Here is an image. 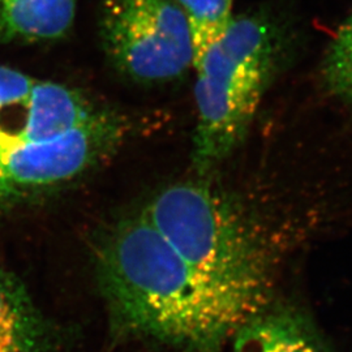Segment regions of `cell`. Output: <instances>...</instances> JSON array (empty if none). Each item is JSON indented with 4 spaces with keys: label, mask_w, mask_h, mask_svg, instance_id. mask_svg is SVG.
I'll return each instance as SVG.
<instances>
[{
    "label": "cell",
    "mask_w": 352,
    "mask_h": 352,
    "mask_svg": "<svg viewBox=\"0 0 352 352\" xmlns=\"http://www.w3.org/2000/svg\"><path fill=\"white\" fill-rule=\"evenodd\" d=\"M41 317L25 289L0 272V352H45Z\"/></svg>",
    "instance_id": "9"
},
{
    "label": "cell",
    "mask_w": 352,
    "mask_h": 352,
    "mask_svg": "<svg viewBox=\"0 0 352 352\" xmlns=\"http://www.w3.org/2000/svg\"><path fill=\"white\" fill-rule=\"evenodd\" d=\"M187 17L195 56L226 33L235 17V0H174ZM195 60V59H193Z\"/></svg>",
    "instance_id": "10"
},
{
    "label": "cell",
    "mask_w": 352,
    "mask_h": 352,
    "mask_svg": "<svg viewBox=\"0 0 352 352\" xmlns=\"http://www.w3.org/2000/svg\"><path fill=\"white\" fill-rule=\"evenodd\" d=\"M37 81L17 69L0 65V111L25 101Z\"/></svg>",
    "instance_id": "12"
},
{
    "label": "cell",
    "mask_w": 352,
    "mask_h": 352,
    "mask_svg": "<svg viewBox=\"0 0 352 352\" xmlns=\"http://www.w3.org/2000/svg\"><path fill=\"white\" fill-rule=\"evenodd\" d=\"M234 352H327L308 324L292 314H258L234 337Z\"/></svg>",
    "instance_id": "8"
},
{
    "label": "cell",
    "mask_w": 352,
    "mask_h": 352,
    "mask_svg": "<svg viewBox=\"0 0 352 352\" xmlns=\"http://www.w3.org/2000/svg\"><path fill=\"white\" fill-rule=\"evenodd\" d=\"M97 272L122 331L182 352H221L265 302L195 269L144 214L110 234Z\"/></svg>",
    "instance_id": "1"
},
{
    "label": "cell",
    "mask_w": 352,
    "mask_h": 352,
    "mask_svg": "<svg viewBox=\"0 0 352 352\" xmlns=\"http://www.w3.org/2000/svg\"><path fill=\"white\" fill-rule=\"evenodd\" d=\"M101 36L113 65L139 82H171L193 67L190 28L174 0H104Z\"/></svg>",
    "instance_id": "4"
},
{
    "label": "cell",
    "mask_w": 352,
    "mask_h": 352,
    "mask_svg": "<svg viewBox=\"0 0 352 352\" xmlns=\"http://www.w3.org/2000/svg\"><path fill=\"white\" fill-rule=\"evenodd\" d=\"M77 0H0V39L51 41L74 24Z\"/></svg>",
    "instance_id": "7"
},
{
    "label": "cell",
    "mask_w": 352,
    "mask_h": 352,
    "mask_svg": "<svg viewBox=\"0 0 352 352\" xmlns=\"http://www.w3.org/2000/svg\"><path fill=\"white\" fill-rule=\"evenodd\" d=\"M126 126L103 113L64 135L0 148V197L60 184L100 162L119 145Z\"/></svg>",
    "instance_id": "5"
},
{
    "label": "cell",
    "mask_w": 352,
    "mask_h": 352,
    "mask_svg": "<svg viewBox=\"0 0 352 352\" xmlns=\"http://www.w3.org/2000/svg\"><path fill=\"white\" fill-rule=\"evenodd\" d=\"M280 39L260 13L235 14L226 33L195 56L196 126L192 164L209 175L245 139L277 72Z\"/></svg>",
    "instance_id": "2"
},
{
    "label": "cell",
    "mask_w": 352,
    "mask_h": 352,
    "mask_svg": "<svg viewBox=\"0 0 352 352\" xmlns=\"http://www.w3.org/2000/svg\"><path fill=\"white\" fill-rule=\"evenodd\" d=\"M103 113L75 89L38 80L25 101L0 111V148L54 139Z\"/></svg>",
    "instance_id": "6"
},
{
    "label": "cell",
    "mask_w": 352,
    "mask_h": 352,
    "mask_svg": "<svg viewBox=\"0 0 352 352\" xmlns=\"http://www.w3.org/2000/svg\"><path fill=\"white\" fill-rule=\"evenodd\" d=\"M144 215L189 265L206 277L265 300L264 240L234 200L204 180L161 190Z\"/></svg>",
    "instance_id": "3"
},
{
    "label": "cell",
    "mask_w": 352,
    "mask_h": 352,
    "mask_svg": "<svg viewBox=\"0 0 352 352\" xmlns=\"http://www.w3.org/2000/svg\"><path fill=\"white\" fill-rule=\"evenodd\" d=\"M321 78L331 96L352 109V13L329 43Z\"/></svg>",
    "instance_id": "11"
}]
</instances>
